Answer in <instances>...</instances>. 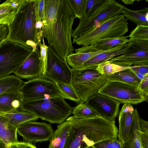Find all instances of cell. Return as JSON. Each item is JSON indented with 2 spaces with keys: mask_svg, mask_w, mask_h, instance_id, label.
Returning a JSON list of instances; mask_svg holds the SVG:
<instances>
[{
  "mask_svg": "<svg viewBox=\"0 0 148 148\" xmlns=\"http://www.w3.org/2000/svg\"><path fill=\"white\" fill-rule=\"evenodd\" d=\"M108 62L120 66L148 65V40L132 39L127 50Z\"/></svg>",
  "mask_w": 148,
  "mask_h": 148,
  "instance_id": "8fae6325",
  "label": "cell"
},
{
  "mask_svg": "<svg viewBox=\"0 0 148 148\" xmlns=\"http://www.w3.org/2000/svg\"><path fill=\"white\" fill-rule=\"evenodd\" d=\"M131 41L120 45L107 51L98 54L88 60L79 68L96 69L98 65L101 63L109 60L112 58L124 53L129 47Z\"/></svg>",
  "mask_w": 148,
  "mask_h": 148,
  "instance_id": "e0dca14e",
  "label": "cell"
},
{
  "mask_svg": "<svg viewBox=\"0 0 148 148\" xmlns=\"http://www.w3.org/2000/svg\"><path fill=\"white\" fill-rule=\"evenodd\" d=\"M130 67L120 66L107 61L98 65L96 69L102 74L109 75Z\"/></svg>",
  "mask_w": 148,
  "mask_h": 148,
  "instance_id": "f1b7e54d",
  "label": "cell"
},
{
  "mask_svg": "<svg viewBox=\"0 0 148 148\" xmlns=\"http://www.w3.org/2000/svg\"><path fill=\"white\" fill-rule=\"evenodd\" d=\"M121 1L125 4L132 5L134 2L136 1L135 0H122Z\"/></svg>",
  "mask_w": 148,
  "mask_h": 148,
  "instance_id": "7bdbcfd3",
  "label": "cell"
},
{
  "mask_svg": "<svg viewBox=\"0 0 148 148\" xmlns=\"http://www.w3.org/2000/svg\"><path fill=\"white\" fill-rule=\"evenodd\" d=\"M43 26V23L42 21H39L36 22L35 27L38 30L41 31Z\"/></svg>",
  "mask_w": 148,
  "mask_h": 148,
  "instance_id": "b9f144b4",
  "label": "cell"
},
{
  "mask_svg": "<svg viewBox=\"0 0 148 148\" xmlns=\"http://www.w3.org/2000/svg\"><path fill=\"white\" fill-rule=\"evenodd\" d=\"M138 88L144 95L147 101L148 96V74H147L140 81Z\"/></svg>",
  "mask_w": 148,
  "mask_h": 148,
  "instance_id": "d590c367",
  "label": "cell"
},
{
  "mask_svg": "<svg viewBox=\"0 0 148 148\" xmlns=\"http://www.w3.org/2000/svg\"><path fill=\"white\" fill-rule=\"evenodd\" d=\"M134 108L132 104L125 103L123 105L119 117L118 141L123 146L128 138L131 130Z\"/></svg>",
  "mask_w": 148,
  "mask_h": 148,
  "instance_id": "9a60e30c",
  "label": "cell"
},
{
  "mask_svg": "<svg viewBox=\"0 0 148 148\" xmlns=\"http://www.w3.org/2000/svg\"><path fill=\"white\" fill-rule=\"evenodd\" d=\"M0 148H7L6 144L1 139H0Z\"/></svg>",
  "mask_w": 148,
  "mask_h": 148,
  "instance_id": "f6af8a7d",
  "label": "cell"
},
{
  "mask_svg": "<svg viewBox=\"0 0 148 148\" xmlns=\"http://www.w3.org/2000/svg\"><path fill=\"white\" fill-rule=\"evenodd\" d=\"M130 68L135 73L145 75L148 74V65H135L130 66Z\"/></svg>",
  "mask_w": 148,
  "mask_h": 148,
  "instance_id": "f35d334b",
  "label": "cell"
},
{
  "mask_svg": "<svg viewBox=\"0 0 148 148\" xmlns=\"http://www.w3.org/2000/svg\"><path fill=\"white\" fill-rule=\"evenodd\" d=\"M130 39L148 40V25H137L128 36Z\"/></svg>",
  "mask_w": 148,
  "mask_h": 148,
  "instance_id": "4dcf8cb0",
  "label": "cell"
},
{
  "mask_svg": "<svg viewBox=\"0 0 148 148\" xmlns=\"http://www.w3.org/2000/svg\"><path fill=\"white\" fill-rule=\"evenodd\" d=\"M34 0H26L16 11L9 24V34L8 40L21 44L35 51L38 46L35 27Z\"/></svg>",
  "mask_w": 148,
  "mask_h": 148,
  "instance_id": "7a4b0ae2",
  "label": "cell"
},
{
  "mask_svg": "<svg viewBox=\"0 0 148 148\" xmlns=\"http://www.w3.org/2000/svg\"><path fill=\"white\" fill-rule=\"evenodd\" d=\"M73 116L77 119H83L98 116V114L93 109L85 103H79L72 108Z\"/></svg>",
  "mask_w": 148,
  "mask_h": 148,
  "instance_id": "4316f807",
  "label": "cell"
},
{
  "mask_svg": "<svg viewBox=\"0 0 148 148\" xmlns=\"http://www.w3.org/2000/svg\"><path fill=\"white\" fill-rule=\"evenodd\" d=\"M20 92L23 101L44 99L56 96L61 93L56 83L42 78H37L24 82Z\"/></svg>",
  "mask_w": 148,
  "mask_h": 148,
  "instance_id": "30bf717a",
  "label": "cell"
},
{
  "mask_svg": "<svg viewBox=\"0 0 148 148\" xmlns=\"http://www.w3.org/2000/svg\"><path fill=\"white\" fill-rule=\"evenodd\" d=\"M9 34V25L7 24H0V46L8 39Z\"/></svg>",
  "mask_w": 148,
  "mask_h": 148,
  "instance_id": "e575fe53",
  "label": "cell"
},
{
  "mask_svg": "<svg viewBox=\"0 0 148 148\" xmlns=\"http://www.w3.org/2000/svg\"><path fill=\"white\" fill-rule=\"evenodd\" d=\"M135 73L137 77L139 79L140 81L144 77L145 75H144L139 73Z\"/></svg>",
  "mask_w": 148,
  "mask_h": 148,
  "instance_id": "ee69618b",
  "label": "cell"
},
{
  "mask_svg": "<svg viewBox=\"0 0 148 148\" xmlns=\"http://www.w3.org/2000/svg\"><path fill=\"white\" fill-rule=\"evenodd\" d=\"M77 18L69 0H45L42 38L66 62L67 57L74 51L71 34Z\"/></svg>",
  "mask_w": 148,
  "mask_h": 148,
  "instance_id": "6da1fadb",
  "label": "cell"
},
{
  "mask_svg": "<svg viewBox=\"0 0 148 148\" xmlns=\"http://www.w3.org/2000/svg\"><path fill=\"white\" fill-rule=\"evenodd\" d=\"M71 84L79 97V103L86 102L108 81L107 75L95 69H71Z\"/></svg>",
  "mask_w": 148,
  "mask_h": 148,
  "instance_id": "277c9868",
  "label": "cell"
},
{
  "mask_svg": "<svg viewBox=\"0 0 148 148\" xmlns=\"http://www.w3.org/2000/svg\"><path fill=\"white\" fill-rule=\"evenodd\" d=\"M21 79L16 75H10L0 79V95L8 92H20L24 83Z\"/></svg>",
  "mask_w": 148,
  "mask_h": 148,
  "instance_id": "d4e9b609",
  "label": "cell"
},
{
  "mask_svg": "<svg viewBox=\"0 0 148 148\" xmlns=\"http://www.w3.org/2000/svg\"><path fill=\"white\" fill-rule=\"evenodd\" d=\"M17 131L24 140L35 143L49 140L54 132L50 124L34 121L23 124L17 128Z\"/></svg>",
  "mask_w": 148,
  "mask_h": 148,
  "instance_id": "4fadbf2b",
  "label": "cell"
},
{
  "mask_svg": "<svg viewBox=\"0 0 148 148\" xmlns=\"http://www.w3.org/2000/svg\"><path fill=\"white\" fill-rule=\"evenodd\" d=\"M109 50L88 52L72 53L67 57V62L68 65L71 66L72 69L79 68L90 59L99 53Z\"/></svg>",
  "mask_w": 148,
  "mask_h": 148,
  "instance_id": "cb8c5ba5",
  "label": "cell"
},
{
  "mask_svg": "<svg viewBox=\"0 0 148 148\" xmlns=\"http://www.w3.org/2000/svg\"><path fill=\"white\" fill-rule=\"evenodd\" d=\"M87 0H69L77 18L79 20L84 16Z\"/></svg>",
  "mask_w": 148,
  "mask_h": 148,
  "instance_id": "1f68e13d",
  "label": "cell"
},
{
  "mask_svg": "<svg viewBox=\"0 0 148 148\" xmlns=\"http://www.w3.org/2000/svg\"><path fill=\"white\" fill-rule=\"evenodd\" d=\"M71 127L67 121L59 124L49 140L48 148H64Z\"/></svg>",
  "mask_w": 148,
  "mask_h": 148,
  "instance_id": "d6986e66",
  "label": "cell"
},
{
  "mask_svg": "<svg viewBox=\"0 0 148 148\" xmlns=\"http://www.w3.org/2000/svg\"><path fill=\"white\" fill-rule=\"evenodd\" d=\"M20 110L51 123L59 124L69 117L72 111V108L61 96L23 101Z\"/></svg>",
  "mask_w": 148,
  "mask_h": 148,
  "instance_id": "3957f363",
  "label": "cell"
},
{
  "mask_svg": "<svg viewBox=\"0 0 148 148\" xmlns=\"http://www.w3.org/2000/svg\"><path fill=\"white\" fill-rule=\"evenodd\" d=\"M85 103L95 110L99 116L115 122L121 103L112 97L98 92L89 97Z\"/></svg>",
  "mask_w": 148,
  "mask_h": 148,
  "instance_id": "7c38bea8",
  "label": "cell"
},
{
  "mask_svg": "<svg viewBox=\"0 0 148 148\" xmlns=\"http://www.w3.org/2000/svg\"><path fill=\"white\" fill-rule=\"evenodd\" d=\"M32 51L15 42L3 43L0 46V79L14 73Z\"/></svg>",
  "mask_w": 148,
  "mask_h": 148,
  "instance_id": "8992f818",
  "label": "cell"
},
{
  "mask_svg": "<svg viewBox=\"0 0 148 148\" xmlns=\"http://www.w3.org/2000/svg\"><path fill=\"white\" fill-rule=\"evenodd\" d=\"M138 123L140 132L148 134V122L139 116Z\"/></svg>",
  "mask_w": 148,
  "mask_h": 148,
  "instance_id": "ab89813d",
  "label": "cell"
},
{
  "mask_svg": "<svg viewBox=\"0 0 148 148\" xmlns=\"http://www.w3.org/2000/svg\"><path fill=\"white\" fill-rule=\"evenodd\" d=\"M45 0H34V7L35 21L42 22L45 19Z\"/></svg>",
  "mask_w": 148,
  "mask_h": 148,
  "instance_id": "d6a6232c",
  "label": "cell"
},
{
  "mask_svg": "<svg viewBox=\"0 0 148 148\" xmlns=\"http://www.w3.org/2000/svg\"><path fill=\"white\" fill-rule=\"evenodd\" d=\"M127 20L122 14L119 15L94 30L80 36L72 43L87 46L103 40L124 36L128 31Z\"/></svg>",
  "mask_w": 148,
  "mask_h": 148,
  "instance_id": "5b68a950",
  "label": "cell"
},
{
  "mask_svg": "<svg viewBox=\"0 0 148 148\" xmlns=\"http://www.w3.org/2000/svg\"><path fill=\"white\" fill-rule=\"evenodd\" d=\"M92 146L95 148H124L117 138L102 141L96 143Z\"/></svg>",
  "mask_w": 148,
  "mask_h": 148,
  "instance_id": "836d02e7",
  "label": "cell"
},
{
  "mask_svg": "<svg viewBox=\"0 0 148 148\" xmlns=\"http://www.w3.org/2000/svg\"><path fill=\"white\" fill-rule=\"evenodd\" d=\"M108 81H117L138 87L140 80L130 68L107 75Z\"/></svg>",
  "mask_w": 148,
  "mask_h": 148,
  "instance_id": "7402d4cb",
  "label": "cell"
},
{
  "mask_svg": "<svg viewBox=\"0 0 148 148\" xmlns=\"http://www.w3.org/2000/svg\"><path fill=\"white\" fill-rule=\"evenodd\" d=\"M140 138L143 148H148V134L140 132Z\"/></svg>",
  "mask_w": 148,
  "mask_h": 148,
  "instance_id": "60d3db41",
  "label": "cell"
},
{
  "mask_svg": "<svg viewBox=\"0 0 148 148\" xmlns=\"http://www.w3.org/2000/svg\"><path fill=\"white\" fill-rule=\"evenodd\" d=\"M0 115L7 118L10 123L17 128L25 122L36 121L39 119L32 113L22 110L8 113L0 112Z\"/></svg>",
  "mask_w": 148,
  "mask_h": 148,
  "instance_id": "603a6c76",
  "label": "cell"
},
{
  "mask_svg": "<svg viewBox=\"0 0 148 148\" xmlns=\"http://www.w3.org/2000/svg\"><path fill=\"white\" fill-rule=\"evenodd\" d=\"M7 148H37L32 143L29 142L18 141L11 143L7 145Z\"/></svg>",
  "mask_w": 148,
  "mask_h": 148,
  "instance_id": "8d00e7d4",
  "label": "cell"
},
{
  "mask_svg": "<svg viewBox=\"0 0 148 148\" xmlns=\"http://www.w3.org/2000/svg\"><path fill=\"white\" fill-rule=\"evenodd\" d=\"M86 148H95L92 146H90L87 147Z\"/></svg>",
  "mask_w": 148,
  "mask_h": 148,
  "instance_id": "bcb514c9",
  "label": "cell"
},
{
  "mask_svg": "<svg viewBox=\"0 0 148 148\" xmlns=\"http://www.w3.org/2000/svg\"></svg>",
  "mask_w": 148,
  "mask_h": 148,
  "instance_id": "7dc6e473",
  "label": "cell"
},
{
  "mask_svg": "<svg viewBox=\"0 0 148 148\" xmlns=\"http://www.w3.org/2000/svg\"><path fill=\"white\" fill-rule=\"evenodd\" d=\"M139 113L136 108L133 112V119L129 137L124 143V148H143L142 145L138 123Z\"/></svg>",
  "mask_w": 148,
  "mask_h": 148,
  "instance_id": "ffe728a7",
  "label": "cell"
},
{
  "mask_svg": "<svg viewBox=\"0 0 148 148\" xmlns=\"http://www.w3.org/2000/svg\"><path fill=\"white\" fill-rule=\"evenodd\" d=\"M17 9L14 8L12 7L9 0L5 1L0 4V15L5 13L16 11Z\"/></svg>",
  "mask_w": 148,
  "mask_h": 148,
  "instance_id": "74e56055",
  "label": "cell"
},
{
  "mask_svg": "<svg viewBox=\"0 0 148 148\" xmlns=\"http://www.w3.org/2000/svg\"><path fill=\"white\" fill-rule=\"evenodd\" d=\"M108 1V0H87L85 14L83 18L90 17L96 14L98 11Z\"/></svg>",
  "mask_w": 148,
  "mask_h": 148,
  "instance_id": "f546056e",
  "label": "cell"
},
{
  "mask_svg": "<svg viewBox=\"0 0 148 148\" xmlns=\"http://www.w3.org/2000/svg\"><path fill=\"white\" fill-rule=\"evenodd\" d=\"M71 69L50 46L47 51L46 62L44 73L41 78L55 83L71 84Z\"/></svg>",
  "mask_w": 148,
  "mask_h": 148,
  "instance_id": "9c48e42d",
  "label": "cell"
},
{
  "mask_svg": "<svg viewBox=\"0 0 148 148\" xmlns=\"http://www.w3.org/2000/svg\"><path fill=\"white\" fill-rule=\"evenodd\" d=\"M128 20L134 22L137 25H148V8L145 7L141 10H134L123 6L122 13Z\"/></svg>",
  "mask_w": 148,
  "mask_h": 148,
  "instance_id": "484cf974",
  "label": "cell"
},
{
  "mask_svg": "<svg viewBox=\"0 0 148 148\" xmlns=\"http://www.w3.org/2000/svg\"><path fill=\"white\" fill-rule=\"evenodd\" d=\"M98 92L112 97L121 103L136 105L147 101L138 87L119 82L108 81Z\"/></svg>",
  "mask_w": 148,
  "mask_h": 148,
  "instance_id": "52a82bcc",
  "label": "cell"
},
{
  "mask_svg": "<svg viewBox=\"0 0 148 148\" xmlns=\"http://www.w3.org/2000/svg\"><path fill=\"white\" fill-rule=\"evenodd\" d=\"M123 6L114 0H111L103 10L93 18L80 20L78 25L72 32L73 42L82 35L94 30L110 19L121 14Z\"/></svg>",
  "mask_w": 148,
  "mask_h": 148,
  "instance_id": "ba28073f",
  "label": "cell"
},
{
  "mask_svg": "<svg viewBox=\"0 0 148 148\" xmlns=\"http://www.w3.org/2000/svg\"><path fill=\"white\" fill-rule=\"evenodd\" d=\"M61 93V96L66 99L79 103L80 100L77 93L71 84L61 82L55 83Z\"/></svg>",
  "mask_w": 148,
  "mask_h": 148,
  "instance_id": "83f0119b",
  "label": "cell"
},
{
  "mask_svg": "<svg viewBox=\"0 0 148 148\" xmlns=\"http://www.w3.org/2000/svg\"><path fill=\"white\" fill-rule=\"evenodd\" d=\"M17 129L11 125L6 117L0 115V139L7 145L18 141Z\"/></svg>",
  "mask_w": 148,
  "mask_h": 148,
  "instance_id": "44dd1931",
  "label": "cell"
},
{
  "mask_svg": "<svg viewBox=\"0 0 148 148\" xmlns=\"http://www.w3.org/2000/svg\"><path fill=\"white\" fill-rule=\"evenodd\" d=\"M44 63L41 57L40 49L37 46L14 73L18 77L28 80L41 78L44 71Z\"/></svg>",
  "mask_w": 148,
  "mask_h": 148,
  "instance_id": "5bb4252c",
  "label": "cell"
},
{
  "mask_svg": "<svg viewBox=\"0 0 148 148\" xmlns=\"http://www.w3.org/2000/svg\"><path fill=\"white\" fill-rule=\"evenodd\" d=\"M128 36L118 37L102 40L95 44L82 47L75 50V53L88 52L110 50L118 46L131 42L132 39H128Z\"/></svg>",
  "mask_w": 148,
  "mask_h": 148,
  "instance_id": "2e32d148",
  "label": "cell"
},
{
  "mask_svg": "<svg viewBox=\"0 0 148 148\" xmlns=\"http://www.w3.org/2000/svg\"><path fill=\"white\" fill-rule=\"evenodd\" d=\"M23 101L20 92L0 95V112H13L18 111Z\"/></svg>",
  "mask_w": 148,
  "mask_h": 148,
  "instance_id": "ac0fdd59",
  "label": "cell"
}]
</instances>
